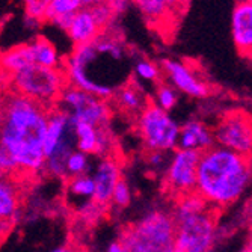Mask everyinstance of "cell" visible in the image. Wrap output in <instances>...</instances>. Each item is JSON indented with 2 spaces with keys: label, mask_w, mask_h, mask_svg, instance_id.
I'll list each match as a JSON object with an SVG mask.
<instances>
[{
  "label": "cell",
  "mask_w": 252,
  "mask_h": 252,
  "mask_svg": "<svg viewBox=\"0 0 252 252\" xmlns=\"http://www.w3.org/2000/svg\"><path fill=\"white\" fill-rule=\"evenodd\" d=\"M50 109L12 91L3 95L0 151L8 154L17 175L35 177L45 172V131Z\"/></svg>",
  "instance_id": "6da1fadb"
},
{
  "label": "cell",
  "mask_w": 252,
  "mask_h": 252,
  "mask_svg": "<svg viewBox=\"0 0 252 252\" xmlns=\"http://www.w3.org/2000/svg\"><path fill=\"white\" fill-rule=\"evenodd\" d=\"M252 186V158L215 145L201 154L196 193L213 210L237 202Z\"/></svg>",
  "instance_id": "7a4b0ae2"
},
{
  "label": "cell",
  "mask_w": 252,
  "mask_h": 252,
  "mask_svg": "<svg viewBox=\"0 0 252 252\" xmlns=\"http://www.w3.org/2000/svg\"><path fill=\"white\" fill-rule=\"evenodd\" d=\"M172 218L180 252H213L218 239L216 210L196 192L177 199Z\"/></svg>",
  "instance_id": "3957f363"
},
{
  "label": "cell",
  "mask_w": 252,
  "mask_h": 252,
  "mask_svg": "<svg viewBox=\"0 0 252 252\" xmlns=\"http://www.w3.org/2000/svg\"><path fill=\"white\" fill-rule=\"evenodd\" d=\"M70 85L62 68L31 65L14 76L5 79V86L12 93L26 97L41 106L53 109L58 106L65 88Z\"/></svg>",
  "instance_id": "277c9868"
},
{
  "label": "cell",
  "mask_w": 252,
  "mask_h": 252,
  "mask_svg": "<svg viewBox=\"0 0 252 252\" xmlns=\"http://www.w3.org/2000/svg\"><path fill=\"white\" fill-rule=\"evenodd\" d=\"M127 252H180L175 246L172 215L154 210L137 219L121 233Z\"/></svg>",
  "instance_id": "5b68a950"
},
{
  "label": "cell",
  "mask_w": 252,
  "mask_h": 252,
  "mask_svg": "<svg viewBox=\"0 0 252 252\" xmlns=\"http://www.w3.org/2000/svg\"><path fill=\"white\" fill-rule=\"evenodd\" d=\"M76 148L74 123L59 107L50 109L45 131V172L55 178L66 180V160Z\"/></svg>",
  "instance_id": "8992f818"
},
{
  "label": "cell",
  "mask_w": 252,
  "mask_h": 252,
  "mask_svg": "<svg viewBox=\"0 0 252 252\" xmlns=\"http://www.w3.org/2000/svg\"><path fill=\"white\" fill-rule=\"evenodd\" d=\"M181 126L153 101L136 118V131L148 153H169L178 147Z\"/></svg>",
  "instance_id": "52a82bcc"
},
{
  "label": "cell",
  "mask_w": 252,
  "mask_h": 252,
  "mask_svg": "<svg viewBox=\"0 0 252 252\" xmlns=\"http://www.w3.org/2000/svg\"><path fill=\"white\" fill-rule=\"evenodd\" d=\"M63 110L73 123H86L101 128H107L112 120V107L109 101L68 85L62 93L58 106Z\"/></svg>",
  "instance_id": "ba28073f"
},
{
  "label": "cell",
  "mask_w": 252,
  "mask_h": 252,
  "mask_svg": "<svg viewBox=\"0 0 252 252\" xmlns=\"http://www.w3.org/2000/svg\"><path fill=\"white\" fill-rule=\"evenodd\" d=\"M213 131L216 145L252 158V117L246 110H228Z\"/></svg>",
  "instance_id": "9c48e42d"
},
{
  "label": "cell",
  "mask_w": 252,
  "mask_h": 252,
  "mask_svg": "<svg viewBox=\"0 0 252 252\" xmlns=\"http://www.w3.org/2000/svg\"><path fill=\"white\" fill-rule=\"evenodd\" d=\"M199 160L201 154L195 151L175 150L172 153L168 168L163 172V181L168 193L178 199L196 192Z\"/></svg>",
  "instance_id": "30bf717a"
},
{
  "label": "cell",
  "mask_w": 252,
  "mask_h": 252,
  "mask_svg": "<svg viewBox=\"0 0 252 252\" xmlns=\"http://www.w3.org/2000/svg\"><path fill=\"white\" fill-rule=\"evenodd\" d=\"M162 70L177 91L192 98H205L210 94V85L205 82L189 63L175 59H163Z\"/></svg>",
  "instance_id": "8fae6325"
},
{
  "label": "cell",
  "mask_w": 252,
  "mask_h": 252,
  "mask_svg": "<svg viewBox=\"0 0 252 252\" xmlns=\"http://www.w3.org/2000/svg\"><path fill=\"white\" fill-rule=\"evenodd\" d=\"M93 180L95 185V202L106 207L112 202L113 192L123 181L121 165L117 157L109 156L100 158L93 171Z\"/></svg>",
  "instance_id": "7c38bea8"
},
{
  "label": "cell",
  "mask_w": 252,
  "mask_h": 252,
  "mask_svg": "<svg viewBox=\"0 0 252 252\" xmlns=\"http://www.w3.org/2000/svg\"><path fill=\"white\" fill-rule=\"evenodd\" d=\"M76 148L100 158L112 156L113 141L107 128L86 123H74Z\"/></svg>",
  "instance_id": "4fadbf2b"
},
{
  "label": "cell",
  "mask_w": 252,
  "mask_h": 252,
  "mask_svg": "<svg viewBox=\"0 0 252 252\" xmlns=\"http://www.w3.org/2000/svg\"><path fill=\"white\" fill-rule=\"evenodd\" d=\"M231 36L237 52L248 58L252 52V0H239L231 14Z\"/></svg>",
  "instance_id": "5bb4252c"
},
{
  "label": "cell",
  "mask_w": 252,
  "mask_h": 252,
  "mask_svg": "<svg viewBox=\"0 0 252 252\" xmlns=\"http://www.w3.org/2000/svg\"><path fill=\"white\" fill-rule=\"evenodd\" d=\"M215 145V131L204 121L190 120L181 126L177 150L195 151L202 154L207 150L213 148Z\"/></svg>",
  "instance_id": "9a60e30c"
},
{
  "label": "cell",
  "mask_w": 252,
  "mask_h": 252,
  "mask_svg": "<svg viewBox=\"0 0 252 252\" xmlns=\"http://www.w3.org/2000/svg\"><path fill=\"white\" fill-rule=\"evenodd\" d=\"M65 196L68 205L73 207L79 215L83 213L91 205L95 204V185L91 174L71 177L66 180Z\"/></svg>",
  "instance_id": "2e32d148"
},
{
  "label": "cell",
  "mask_w": 252,
  "mask_h": 252,
  "mask_svg": "<svg viewBox=\"0 0 252 252\" xmlns=\"http://www.w3.org/2000/svg\"><path fill=\"white\" fill-rule=\"evenodd\" d=\"M188 0H133L148 25H165L171 18L178 17Z\"/></svg>",
  "instance_id": "e0dca14e"
},
{
  "label": "cell",
  "mask_w": 252,
  "mask_h": 252,
  "mask_svg": "<svg viewBox=\"0 0 252 252\" xmlns=\"http://www.w3.org/2000/svg\"><path fill=\"white\" fill-rule=\"evenodd\" d=\"M103 32L104 31L100 28L94 14L91 12L89 8L80 9L74 15L70 29L66 31L68 36H70L74 45H85L94 42L97 38H100Z\"/></svg>",
  "instance_id": "ac0fdd59"
},
{
  "label": "cell",
  "mask_w": 252,
  "mask_h": 252,
  "mask_svg": "<svg viewBox=\"0 0 252 252\" xmlns=\"http://www.w3.org/2000/svg\"><path fill=\"white\" fill-rule=\"evenodd\" d=\"M112 101L120 112L134 118L139 117V113L151 103L147 98L142 88L134 82H128L124 86H121L115 93V95H113Z\"/></svg>",
  "instance_id": "d6986e66"
},
{
  "label": "cell",
  "mask_w": 252,
  "mask_h": 252,
  "mask_svg": "<svg viewBox=\"0 0 252 252\" xmlns=\"http://www.w3.org/2000/svg\"><path fill=\"white\" fill-rule=\"evenodd\" d=\"M20 209V189L11 177H2L0 183V219H2V233L11 230L12 222Z\"/></svg>",
  "instance_id": "ffe728a7"
},
{
  "label": "cell",
  "mask_w": 252,
  "mask_h": 252,
  "mask_svg": "<svg viewBox=\"0 0 252 252\" xmlns=\"http://www.w3.org/2000/svg\"><path fill=\"white\" fill-rule=\"evenodd\" d=\"M33 53L31 49V44H18L11 49H6L2 53V68L3 76H14L23 70H26L28 66L33 65Z\"/></svg>",
  "instance_id": "44dd1931"
},
{
  "label": "cell",
  "mask_w": 252,
  "mask_h": 252,
  "mask_svg": "<svg viewBox=\"0 0 252 252\" xmlns=\"http://www.w3.org/2000/svg\"><path fill=\"white\" fill-rule=\"evenodd\" d=\"M31 44V49L33 53L35 65L47 66V68H62L63 61L61 59L55 45L44 36H36Z\"/></svg>",
  "instance_id": "7402d4cb"
},
{
  "label": "cell",
  "mask_w": 252,
  "mask_h": 252,
  "mask_svg": "<svg viewBox=\"0 0 252 252\" xmlns=\"http://www.w3.org/2000/svg\"><path fill=\"white\" fill-rule=\"evenodd\" d=\"M80 9H83L82 0H52L45 23H53L61 17H73Z\"/></svg>",
  "instance_id": "603a6c76"
},
{
  "label": "cell",
  "mask_w": 252,
  "mask_h": 252,
  "mask_svg": "<svg viewBox=\"0 0 252 252\" xmlns=\"http://www.w3.org/2000/svg\"><path fill=\"white\" fill-rule=\"evenodd\" d=\"M133 73L137 77V80L148 82V83H153L157 86L160 79H162L163 70L157 63H154L153 61L139 59V61H136V63L133 66Z\"/></svg>",
  "instance_id": "cb8c5ba5"
},
{
  "label": "cell",
  "mask_w": 252,
  "mask_h": 252,
  "mask_svg": "<svg viewBox=\"0 0 252 252\" xmlns=\"http://www.w3.org/2000/svg\"><path fill=\"white\" fill-rule=\"evenodd\" d=\"M91 166H93V163H91V156L80 150H74L66 160V180L71 177L89 174Z\"/></svg>",
  "instance_id": "d4e9b609"
},
{
  "label": "cell",
  "mask_w": 252,
  "mask_h": 252,
  "mask_svg": "<svg viewBox=\"0 0 252 252\" xmlns=\"http://www.w3.org/2000/svg\"><path fill=\"white\" fill-rule=\"evenodd\" d=\"M153 103L157 104L158 107H162L166 112H171L178 103L177 89L169 83H158L154 89Z\"/></svg>",
  "instance_id": "484cf974"
},
{
  "label": "cell",
  "mask_w": 252,
  "mask_h": 252,
  "mask_svg": "<svg viewBox=\"0 0 252 252\" xmlns=\"http://www.w3.org/2000/svg\"><path fill=\"white\" fill-rule=\"evenodd\" d=\"M50 5H52V0H23L26 18L35 20L39 23L45 21Z\"/></svg>",
  "instance_id": "4316f807"
},
{
  "label": "cell",
  "mask_w": 252,
  "mask_h": 252,
  "mask_svg": "<svg viewBox=\"0 0 252 252\" xmlns=\"http://www.w3.org/2000/svg\"><path fill=\"white\" fill-rule=\"evenodd\" d=\"M131 201V190H130V186L127 185V181H121L120 185L117 186L115 192H113V196H112V205L117 209H124L130 204Z\"/></svg>",
  "instance_id": "83f0119b"
},
{
  "label": "cell",
  "mask_w": 252,
  "mask_h": 252,
  "mask_svg": "<svg viewBox=\"0 0 252 252\" xmlns=\"http://www.w3.org/2000/svg\"><path fill=\"white\" fill-rule=\"evenodd\" d=\"M89 9H91V12L94 14L97 23H98L100 28H101L103 31H107V29L110 28V25H112L113 18L117 17L115 14H113V11L110 9V6H109L107 3L98 5V6H94V8H89Z\"/></svg>",
  "instance_id": "f1b7e54d"
},
{
  "label": "cell",
  "mask_w": 252,
  "mask_h": 252,
  "mask_svg": "<svg viewBox=\"0 0 252 252\" xmlns=\"http://www.w3.org/2000/svg\"><path fill=\"white\" fill-rule=\"evenodd\" d=\"M169 158H171V156H168V153H148L150 166L153 169L162 171V172L166 171L168 163H169Z\"/></svg>",
  "instance_id": "f546056e"
},
{
  "label": "cell",
  "mask_w": 252,
  "mask_h": 252,
  "mask_svg": "<svg viewBox=\"0 0 252 252\" xmlns=\"http://www.w3.org/2000/svg\"><path fill=\"white\" fill-rule=\"evenodd\" d=\"M131 2H133V0H109L107 5L110 6V9L113 11V14L118 15V14H123L128 8V5Z\"/></svg>",
  "instance_id": "4dcf8cb0"
},
{
  "label": "cell",
  "mask_w": 252,
  "mask_h": 252,
  "mask_svg": "<svg viewBox=\"0 0 252 252\" xmlns=\"http://www.w3.org/2000/svg\"><path fill=\"white\" fill-rule=\"evenodd\" d=\"M106 252H127V248L121 239H117V240H113L107 245Z\"/></svg>",
  "instance_id": "1f68e13d"
},
{
  "label": "cell",
  "mask_w": 252,
  "mask_h": 252,
  "mask_svg": "<svg viewBox=\"0 0 252 252\" xmlns=\"http://www.w3.org/2000/svg\"><path fill=\"white\" fill-rule=\"evenodd\" d=\"M243 216H245L246 220L251 222V225H252V195H251L249 199L246 201V205H245V209H243Z\"/></svg>",
  "instance_id": "d6a6232c"
},
{
  "label": "cell",
  "mask_w": 252,
  "mask_h": 252,
  "mask_svg": "<svg viewBox=\"0 0 252 252\" xmlns=\"http://www.w3.org/2000/svg\"><path fill=\"white\" fill-rule=\"evenodd\" d=\"M109 0H82V5H83V8H94L98 5H104Z\"/></svg>",
  "instance_id": "836d02e7"
},
{
  "label": "cell",
  "mask_w": 252,
  "mask_h": 252,
  "mask_svg": "<svg viewBox=\"0 0 252 252\" xmlns=\"http://www.w3.org/2000/svg\"><path fill=\"white\" fill-rule=\"evenodd\" d=\"M49 252H76L70 245H59V246H56V248H53L52 251H49Z\"/></svg>",
  "instance_id": "e575fe53"
},
{
  "label": "cell",
  "mask_w": 252,
  "mask_h": 252,
  "mask_svg": "<svg viewBox=\"0 0 252 252\" xmlns=\"http://www.w3.org/2000/svg\"><path fill=\"white\" fill-rule=\"evenodd\" d=\"M239 252H252V233L249 234V237L246 239V242L243 243V246Z\"/></svg>",
  "instance_id": "d590c367"
},
{
  "label": "cell",
  "mask_w": 252,
  "mask_h": 252,
  "mask_svg": "<svg viewBox=\"0 0 252 252\" xmlns=\"http://www.w3.org/2000/svg\"><path fill=\"white\" fill-rule=\"evenodd\" d=\"M248 59H249V61H251V62H252V52H251V55H249V56H248Z\"/></svg>",
  "instance_id": "8d00e7d4"
}]
</instances>
